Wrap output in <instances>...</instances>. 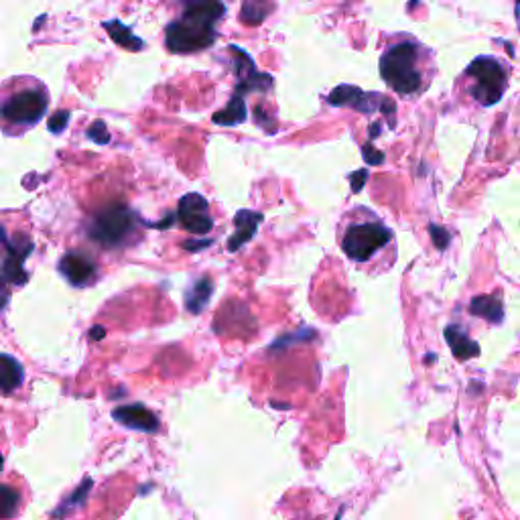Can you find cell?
I'll return each mask as SVG.
<instances>
[{
    "label": "cell",
    "mask_w": 520,
    "mask_h": 520,
    "mask_svg": "<svg viewBox=\"0 0 520 520\" xmlns=\"http://www.w3.org/2000/svg\"><path fill=\"white\" fill-rule=\"evenodd\" d=\"M104 29L110 33V37L118 43V45H122L124 49H130V51H141L145 45H143V41L139 39V37H135L133 35V31H130L128 27H124L120 21H108L106 25H104Z\"/></svg>",
    "instance_id": "cell-11"
},
{
    "label": "cell",
    "mask_w": 520,
    "mask_h": 520,
    "mask_svg": "<svg viewBox=\"0 0 520 520\" xmlns=\"http://www.w3.org/2000/svg\"><path fill=\"white\" fill-rule=\"evenodd\" d=\"M3 466H5V460H3V455H0V472H3Z\"/></svg>",
    "instance_id": "cell-20"
},
{
    "label": "cell",
    "mask_w": 520,
    "mask_h": 520,
    "mask_svg": "<svg viewBox=\"0 0 520 520\" xmlns=\"http://www.w3.org/2000/svg\"><path fill=\"white\" fill-rule=\"evenodd\" d=\"M23 384V366L7 354H0V393L11 395Z\"/></svg>",
    "instance_id": "cell-10"
},
{
    "label": "cell",
    "mask_w": 520,
    "mask_h": 520,
    "mask_svg": "<svg viewBox=\"0 0 520 520\" xmlns=\"http://www.w3.org/2000/svg\"><path fill=\"white\" fill-rule=\"evenodd\" d=\"M114 419L118 423H122L124 427L130 429H137V431H147L153 433L159 429V421L157 417L145 409L143 405H126V407H118L114 411Z\"/></svg>",
    "instance_id": "cell-9"
},
{
    "label": "cell",
    "mask_w": 520,
    "mask_h": 520,
    "mask_svg": "<svg viewBox=\"0 0 520 520\" xmlns=\"http://www.w3.org/2000/svg\"><path fill=\"white\" fill-rule=\"evenodd\" d=\"M260 222V216L258 214H250V212H240L236 216V226H240V230L236 232V238L230 242V250H236L238 246H242L246 240L252 238V234L256 232V226Z\"/></svg>",
    "instance_id": "cell-12"
},
{
    "label": "cell",
    "mask_w": 520,
    "mask_h": 520,
    "mask_svg": "<svg viewBox=\"0 0 520 520\" xmlns=\"http://www.w3.org/2000/svg\"><path fill=\"white\" fill-rule=\"evenodd\" d=\"M88 137H90L92 141H96V143H108V141H110V135H108V130H106V124H104L102 120H96V122L90 126Z\"/></svg>",
    "instance_id": "cell-18"
},
{
    "label": "cell",
    "mask_w": 520,
    "mask_h": 520,
    "mask_svg": "<svg viewBox=\"0 0 520 520\" xmlns=\"http://www.w3.org/2000/svg\"><path fill=\"white\" fill-rule=\"evenodd\" d=\"M135 228V214L126 206H110L102 210L92 222V240L102 244L104 248H114L122 244Z\"/></svg>",
    "instance_id": "cell-6"
},
{
    "label": "cell",
    "mask_w": 520,
    "mask_h": 520,
    "mask_svg": "<svg viewBox=\"0 0 520 520\" xmlns=\"http://www.w3.org/2000/svg\"><path fill=\"white\" fill-rule=\"evenodd\" d=\"M68 120H70V112H68V110H59V112H55V114L49 118V130H51L53 135L63 133V128L68 126Z\"/></svg>",
    "instance_id": "cell-17"
},
{
    "label": "cell",
    "mask_w": 520,
    "mask_h": 520,
    "mask_svg": "<svg viewBox=\"0 0 520 520\" xmlns=\"http://www.w3.org/2000/svg\"><path fill=\"white\" fill-rule=\"evenodd\" d=\"M447 340L451 344L453 354L458 356L460 360H468V358H472V356H476L480 352L478 346L472 340H468L464 334H458V330H455V328L447 330Z\"/></svg>",
    "instance_id": "cell-13"
},
{
    "label": "cell",
    "mask_w": 520,
    "mask_h": 520,
    "mask_svg": "<svg viewBox=\"0 0 520 520\" xmlns=\"http://www.w3.org/2000/svg\"><path fill=\"white\" fill-rule=\"evenodd\" d=\"M338 242L342 252L358 265L386 271L397 258L395 232L372 210L364 206L350 208L338 224Z\"/></svg>",
    "instance_id": "cell-2"
},
{
    "label": "cell",
    "mask_w": 520,
    "mask_h": 520,
    "mask_svg": "<svg viewBox=\"0 0 520 520\" xmlns=\"http://www.w3.org/2000/svg\"><path fill=\"white\" fill-rule=\"evenodd\" d=\"M21 496L11 486H0V520H11L19 510Z\"/></svg>",
    "instance_id": "cell-15"
},
{
    "label": "cell",
    "mask_w": 520,
    "mask_h": 520,
    "mask_svg": "<svg viewBox=\"0 0 520 520\" xmlns=\"http://www.w3.org/2000/svg\"><path fill=\"white\" fill-rule=\"evenodd\" d=\"M49 108V90L33 76H15L0 84V130L23 137Z\"/></svg>",
    "instance_id": "cell-3"
},
{
    "label": "cell",
    "mask_w": 520,
    "mask_h": 520,
    "mask_svg": "<svg viewBox=\"0 0 520 520\" xmlns=\"http://www.w3.org/2000/svg\"><path fill=\"white\" fill-rule=\"evenodd\" d=\"M59 273L74 287H86L96 279V265L88 254H84L80 250H72L61 256Z\"/></svg>",
    "instance_id": "cell-8"
},
{
    "label": "cell",
    "mask_w": 520,
    "mask_h": 520,
    "mask_svg": "<svg viewBox=\"0 0 520 520\" xmlns=\"http://www.w3.org/2000/svg\"><path fill=\"white\" fill-rule=\"evenodd\" d=\"M472 313L482 315L484 319L496 323V321H502V303L494 297H480V299H474Z\"/></svg>",
    "instance_id": "cell-14"
},
{
    "label": "cell",
    "mask_w": 520,
    "mask_h": 520,
    "mask_svg": "<svg viewBox=\"0 0 520 520\" xmlns=\"http://www.w3.org/2000/svg\"><path fill=\"white\" fill-rule=\"evenodd\" d=\"M177 216L181 226L198 236H206L212 232L214 228V220L210 214V204L206 202V198H202L200 193H187L179 200V208H177Z\"/></svg>",
    "instance_id": "cell-7"
},
{
    "label": "cell",
    "mask_w": 520,
    "mask_h": 520,
    "mask_svg": "<svg viewBox=\"0 0 520 520\" xmlns=\"http://www.w3.org/2000/svg\"><path fill=\"white\" fill-rule=\"evenodd\" d=\"M210 291H212V287H210L208 281H206V283H200V285H195V291H193L191 295H187V307H189V311H193V313L202 311V307L206 305V301H208V297H210Z\"/></svg>",
    "instance_id": "cell-16"
},
{
    "label": "cell",
    "mask_w": 520,
    "mask_h": 520,
    "mask_svg": "<svg viewBox=\"0 0 520 520\" xmlns=\"http://www.w3.org/2000/svg\"><path fill=\"white\" fill-rule=\"evenodd\" d=\"M380 76L384 84L405 100L427 92L437 76L435 51L411 33L388 35L380 51Z\"/></svg>",
    "instance_id": "cell-1"
},
{
    "label": "cell",
    "mask_w": 520,
    "mask_h": 520,
    "mask_svg": "<svg viewBox=\"0 0 520 520\" xmlns=\"http://www.w3.org/2000/svg\"><path fill=\"white\" fill-rule=\"evenodd\" d=\"M7 303H9V291L5 289L3 283H0V309H3Z\"/></svg>",
    "instance_id": "cell-19"
},
{
    "label": "cell",
    "mask_w": 520,
    "mask_h": 520,
    "mask_svg": "<svg viewBox=\"0 0 520 520\" xmlns=\"http://www.w3.org/2000/svg\"><path fill=\"white\" fill-rule=\"evenodd\" d=\"M506 88H508L506 65L492 55L476 57L464 72V92L474 104L482 108H490L498 104Z\"/></svg>",
    "instance_id": "cell-5"
},
{
    "label": "cell",
    "mask_w": 520,
    "mask_h": 520,
    "mask_svg": "<svg viewBox=\"0 0 520 520\" xmlns=\"http://www.w3.org/2000/svg\"><path fill=\"white\" fill-rule=\"evenodd\" d=\"M226 9L220 0H193L185 13L167 27V47L173 53H195L210 47L216 37V23Z\"/></svg>",
    "instance_id": "cell-4"
}]
</instances>
